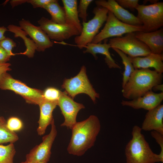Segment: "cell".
Returning a JSON list of instances; mask_svg holds the SVG:
<instances>
[{
	"label": "cell",
	"mask_w": 163,
	"mask_h": 163,
	"mask_svg": "<svg viewBox=\"0 0 163 163\" xmlns=\"http://www.w3.org/2000/svg\"><path fill=\"white\" fill-rule=\"evenodd\" d=\"M101 127L98 118L94 115L77 122L71 129L72 136L67 149L69 153L77 156L84 154L94 145Z\"/></svg>",
	"instance_id": "6da1fadb"
},
{
	"label": "cell",
	"mask_w": 163,
	"mask_h": 163,
	"mask_svg": "<svg viewBox=\"0 0 163 163\" xmlns=\"http://www.w3.org/2000/svg\"><path fill=\"white\" fill-rule=\"evenodd\" d=\"M162 74L149 69H135L122 90L123 96L133 100L142 96L152 91L156 85L161 84Z\"/></svg>",
	"instance_id": "7a4b0ae2"
},
{
	"label": "cell",
	"mask_w": 163,
	"mask_h": 163,
	"mask_svg": "<svg viewBox=\"0 0 163 163\" xmlns=\"http://www.w3.org/2000/svg\"><path fill=\"white\" fill-rule=\"evenodd\" d=\"M137 125L133 128L132 138L126 145L125 153L126 163H155L161 162L158 154L152 150Z\"/></svg>",
	"instance_id": "3957f363"
},
{
	"label": "cell",
	"mask_w": 163,
	"mask_h": 163,
	"mask_svg": "<svg viewBox=\"0 0 163 163\" xmlns=\"http://www.w3.org/2000/svg\"><path fill=\"white\" fill-rule=\"evenodd\" d=\"M109 10L106 8L97 6L93 11L94 17L88 22L82 23V31L76 36L74 42L78 48L82 49L88 43H91L98 34L99 30L106 21Z\"/></svg>",
	"instance_id": "277c9868"
},
{
	"label": "cell",
	"mask_w": 163,
	"mask_h": 163,
	"mask_svg": "<svg viewBox=\"0 0 163 163\" xmlns=\"http://www.w3.org/2000/svg\"><path fill=\"white\" fill-rule=\"evenodd\" d=\"M0 89L10 90L21 96L28 104L39 105L43 100V91L28 87L7 72L0 75Z\"/></svg>",
	"instance_id": "5b68a950"
},
{
	"label": "cell",
	"mask_w": 163,
	"mask_h": 163,
	"mask_svg": "<svg viewBox=\"0 0 163 163\" xmlns=\"http://www.w3.org/2000/svg\"><path fill=\"white\" fill-rule=\"evenodd\" d=\"M61 87L67 94L73 99L78 94L88 95L94 103L99 94L96 92L90 82L86 74L85 66H82L79 73L75 76L64 80Z\"/></svg>",
	"instance_id": "8992f818"
},
{
	"label": "cell",
	"mask_w": 163,
	"mask_h": 163,
	"mask_svg": "<svg viewBox=\"0 0 163 163\" xmlns=\"http://www.w3.org/2000/svg\"><path fill=\"white\" fill-rule=\"evenodd\" d=\"M136 9V17L141 22L144 30L149 32L158 30L163 26V2L149 5H139Z\"/></svg>",
	"instance_id": "52a82bcc"
},
{
	"label": "cell",
	"mask_w": 163,
	"mask_h": 163,
	"mask_svg": "<svg viewBox=\"0 0 163 163\" xmlns=\"http://www.w3.org/2000/svg\"><path fill=\"white\" fill-rule=\"evenodd\" d=\"M106 22L104 28L94 38L91 43H97L110 37H122L124 34L143 31L144 30L142 25L133 26L122 22L109 11Z\"/></svg>",
	"instance_id": "ba28073f"
},
{
	"label": "cell",
	"mask_w": 163,
	"mask_h": 163,
	"mask_svg": "<svg viewBox=\"0 0 163 163\" xmlns=\"http://www.w3.org/2000/svg\"><path fill=\"white\" fill-rule=\"evenodd\" d=\"M109 43L112 48L117 49L130 57L145 56L152 53L148 46L136 37L135 32L111 38Z\"/></svg>",
	"instance_id": "9c48e42d"
},
{
	"label": "cell",
	"mask_w": 163,
	"mask_h": 163,
	"mask_svg": "<svg viewBox=\"0 0 163 163\" xmlns=\"http://www.w3.org/2000/svg\"><path fill=\"white\" fill-rule=\"evenodd\" d=\"M51 125L50 133L43 137L42 142L31 149L26 155V160L21 163H38L49 161L51 153V149L57 134L54 120Z\"/></svg>",
	"instance_id": "30bf717a"
},
{
	"label": "cell",
	"mask_w": 163,
	"mask_h": 163,
	"mask_svg": "<svg viewBox=\"0 0 163 163\" xmlns=\"http://www.w3.org/2000/svg\"><path fill=\"white\" fill-rule=\"evenodd\" d=\"M38 22L40 27L52 40L62 41L80 34L73 26L66 24L56 23L44 17L41 18Z\"/></svg>",
	"instance_id": "8fae6325"
},
{
	"label": "cell",
	"mask_w": 163,
	"mask_h": 163,
	"mask_svg": "<svg viewBox=\"0 0 163 163\" xmlns=\"http://www.w3.org/2000/svg\"><path fill=\"white\" fill-rule=\"evenodd\" d=\"M58 105L64 118L62 126H66L72 129L77 122L76 117L78 112L85 108L82 104L76 102L65 91L62 92L58 100Z\"/></svg>",
	"instance_id": "7c38bea8"
},
{
	"label": "cell",
	"mask_w": 163,
	"mask_h": 163,
	"mask_svg": "<svg viewBox=\"0 0 163 163\" xmlns=\"http://www.w3.org/2000/svg\"><path fill=\"white\" fill-rule=\"evenodd\" d=\"M19 24L21 29L32 39L37 46V51L43 52L53 46V42L40 26H35L24 19L20 21Z\"/></svg>",
	"instance_id": "4fadbf2b"
},
{
	"label": "cell",
	"mask_w": 163,
	"mask_h": 163,
	"mask_svg": "<svg viewBox=\"0 0 163 163\" xmlns=\"http://www.w3.org/2000/svg\"><path fill=\"white\" fill-rule=\"evenodd\" d=\"M97 6L107 8L119 20L133 26H142V24L136 16L124 8L115 0H97L95 2Z\"/></svg>",
	"instance_id": "5bb4252c"
},
{
	"label": "cell",
	"mask_w": 163,
	"mask_h": 163,
	"mask_svg": "<svg viewBox=\"0 0 163 163\" xmlns=\"http://www.w3.org/2000/svg\"><path fill=\"white\" fill-rule=\"evenodd\" d=\"M163 100V92L157 93L152 90L143 96L131 101L122 100L121 104L123 106L129 107L135 109H143L149 111L160 104Z\"/></svg>",
	"instance_id": "9a60e30c"
},
{
	"label": "cell",
	"mask_w": 163,
	"mask_h": 163,
	"mask_svg": "<svg viewBox=\"0 0 163 163\" xmlns=\"http://www.w3.org/2000/svg\"><path fill=\"white\" fill-rule=\"evenodd\" d=\"M136 37L146 45L151 52L156 54H162L163 51V29L161 28L156 30L145 32H135Z\"/></svg>",
	"instance_id": "2e32d148"
},
{
	"label": "cell",
	"mask_w": 163,
	"mask_h": 163,
	"mask_svg": "<svg viewBox=\"0 0 163 163\" xmlns=\"http://www.w3.org/2000/svg\"><path fill=\"white\" fill-rule=\"evenodd\" d=\"M142 129L155 131L163 134V105L148 111L142 123Z\"/></svg>",
	"instance_id": "e0dca14e"
},
{
	"label": "cell",
	"mask_w": 163,
	"mask_h": 163,
	"mask_svg": "<svg viewBox=\"0 0 163 163\" xmlns=\"http://www.w3.org/2000/svg\"><path fill=\"white\" fill-rule=\"evenodd\" d=\"M135 69L153 68L157 72H163V55L151 53L142 57H132L128 56Z\"/></svg>",
	"instance_id": "ac0fdd59"
},
{
	"label": "cell",
	"mask_w": 163,
	"mask_h": 163,
	"mask_svg": "<svg viewBox=\"0 0 163 163\" xmlns=\"http://www.w3.org/2000/svg\"><path fill=\"white\" fill-rule=\"evenodd\" d=\"M57 103L58 101H49L43 98L38 105L40 109V117L38 121L39 125L37 129L38 135H44L47 126L54 120L53 112Z\"/></svg>",
	"instance_id": "d6986e66"
},
{
	"label": "cell",
	"mask_w": 163,
	"mask_h": 163,
	"mask_svg": "<svg viewBox=\"0 0 163 163\" xmlns=\"http://www.w3.org/2000/svg\"><path fill=\"white\" fill-rule=\"evenodd\" d=\"M107 39L104 40V43H101L100 42L97 43H90L85 46V50L83 52L84 53H89L91 54L95 59H97V54H101L105 56V62L109 68L121 69V67L117 64L111 57L109 51L111 48L110 45L107 43Z\"/></svg>",
	"instance_id": "ffe728a7"
},
{
	"label": "cell",
	"mask_w": 163,
	"mask_h": 163,
	"mask_svg": "<svg viewBox=\"0 0 163 163\" xmlns=\"http://www.w3.org/2000/svg\"><path fill=\"white\" fill-rule=\"evenodd\" d=\"M65 11L66 24L73 26L81 33L82 25L79 19L76 0H62Z\"/></svg>",
	"instance_id": "44dd1931"
},
{
	"label": "cell",
	"mask_w": 163,
	"mask_h": 163,
	"mask_svg": "<svg viewBox=\"0 0 163 163\" xmlns=\"http://www.w3.org/2000/svg\"><path fill=\"white\" fill-rule=\"evenodd\" d=\"M8 30L14 34L15 37H20L24 40L26 47L25 51L20 54L27 56L29 58L33 57L37 49V46L34 41L27 37L26 36L27 34L19 26L14 25H10L8 26Z\"/></svg>",
	"instance_id": "7402d4cb"
},
{
	"label": "cell",
	"mask_w": 163,
	"mask_h": 163,
	"mask_svg": "<svg viewBox=\"0 0 163 163\" xmlns=\"http://www.w3.org/2000/svg\"><path fill=\"white\" fill-rule=\"evenodd\" d=\"M43 8L50 14L51 20L56 23L66 24L65 11L63 7L61 6L58 1L53 0L51 2L45 6Z\"/></svg>",
	"instance_id": "603a6c76"
},
{
	"label": "cell",
	"mask_w": 163,
	"mask_h": 163,
	"mask_svg": "<svg viewBox=\"0 0 163 163\" xmlns=\"http://www.w3.org/2000/svg\"><path fill=\"white\" fill-rule=\"evenodd\" d=\"M119 55L122 60L124 66V70L123 73L122 88L124 87L128 80L131 74L135 69L129 57L121 50L115 48H112Z\"/></svg>",
	"instance_id": "cb8c5ba5"
},
{
	"label": "cell",
	"mask_w": 163,
	"mask_h": 163,
	"mask_svg": "<svg viewBox=\"0 0 163 163\" xmlns=\"http://www.w3.org/2000/svg\"><path fill=\"white\" fill-rule=\"evenodd\" d=\"M18 139L16 133L7 127L6 122H0V145L8 142L14 143Z\"/></svg>",
	"instance_id": "d4e9b609"
},
{
	"label": "cell",
	"mask_w": 163,
	"mask_h": 163,
	"mask_svg": "<svg viewBox=\"0 0 163 163\" xmlns=\"http://www.w3.org/2000/svg\"><path fill=\"white\" fill-rule=\"evenodd\" d=\"M16 150L13 143L4 145H0V163H14Z\"/></svg>",
	"instance_id": "484cf974"
},
{
	"label": "cell",
	"mask_w": 163,
	"mask_h": 163,
	"mask_svg": "<svg viewBox=\"0 0 163 163\" xmlns=\"http://www.w3.org/2000/svg\"><path fill=\"white\" fill-rule=\"evenodd\" d=\"M62 91L56 88L49 87L43 91V98L51 101H58Z\"/></svg>",
	"instance_id": "4316f807"
},
{
	"label": "cell",
	"mask_w": 163,
	"mask_h": 163,
	"mask_svg": "<svg viewBox=\"0 0 163 163\" xmlns=\"http://www.w3.org/2000/svg\"><path fill=\"white\" fill-rule=\"evenodd\" d=\"M92 0H80L78 8V17L82 19V23L86 22L88 14L87 10Z\"/></svg>",
	"instance_id": "83f0119b"
},
{
	"label": "cell",
	"mask_w": 163,
	"mask_h": 163,
	"mask_svg": "<svg viewBox=\"0 0 163 163\" xmlns=\"http://www.w3.org/2000/svg\"><path fill=\"white\" fill-rule=\"evenodd\" d=\"M7 127L10 130L15 132L21 130L23 126L22 121L16 117L9 118L6 122Z\"/></svg>",
	"instance_id": "f1b7e54d"
},
{
	"label": "cell",
	"mask_w": 163,
	"mask_h": 163,
	"mask_svg": "<svg viewBox=\"0 0 163 163\" xmlns=\"http://www.w3.org/2000/svg\"><path fill=\"white\" fill-rule=\"evenodd\" d=\"M0 46L3 48L10 56L14 55L12 53V50L16 46V43L12 39L5 37L0 41Z\"/></svg>",
	"instance_id": "f546056e"
},
{
	"label": "cell",
	"mask_w": 163,
	"mask_h": 163,
	"mask_svg": "<svg viewBox=\"0 0 163 163\" xmlns=\"http://www.w3.org/2000/svg\"><path fill=\"white\" fill-rule=\"evenodd\" d=\"M151 135L156 140V142L159 145L160 152L158 155L160 162H163V134L155 131H152L151 132Z\"/></svg>",
	"instance_id": "4dcf8cb0"
},
{
	"label": "cell",
	"mask_w": 163,
	"mask_h": 163,
	"mask_svg": "<svg viewBox=\"0 0 163 163\" xmlns=\"http://www.w3.org/2000/svg\"><path fill=\"white\" fill-rule=\"evenodd\" d=\"M118 4L122 7L134 11L139 5L138 0H117Z\"/></svg>",
	"instance_id": "1f68e13d"
},
{
	"label": "cell",
	"mask_w": 163,
	"mask_h": 163,
	"mask_svg": "<svg viewBox=\"0 0 163 163\" xmlns=\"http://www.w3.org/2000/svg\"><path fill=\"white\" fill-rule=\"evenodd\" d=\"M53 0H27V2L31 4L34 8H43L46 5L51 2Z\"/></svg>",
	"instance_id": "d6a6232c"
},
{
	"label": "cell",
	"mask_w": 163,
	"mask_h": 163,
	"mask_svg": "<svg viewBox=\"0 0 163 163\" xmlns=\"http://www.w3.org/2000/svg\"><path fill=\"white\" fill-rule=\"evenodd\" d=\"M11 57L6 51L2 47L0 46V64L7 63Z\"/></svg>",
	"instance_id": "836d02e7"
},
{
	"label": "cell",
	"mask_w": 163,
	"mask_h": 163,
	"mask_svg": "<svg viewBox=\"0 0 163 163\" xmlns=\"http://www.w3.org/2000/svg\"><path fill=\"white\" fill-rule=\"evenodd\" d=\"M11 66V64L8 63L0 64V75L3 73L11 70V69L9 67Z\"/></svg>",
	"instance_id": "e575fe53"
},
{
	"label": "cell",
	"mask_w": 163,
	"mask_h": 163,
	"mask_svg": "<svg viewBox=\"0 0 163 163\" xmlns=\"http://www.w3.org/2000/svg\"><path fill=\"white\" fill-rule=\"evenodd\" d=\"M27 2V0H11L10 3L12 8L16 6Z\"/></svg>",
	"instance_id": "d590c367"
},
{
	"label": "cell",
	"mask_w": 163,
	"mask_h": 163,
	"mask_svg": "<svg viewBox=\"0 0 163 163\" xmlns=\"http://www.w3.org/2000/svg\"><path fill=\"white\" fill-rule=\"evenodd\" d=\"M7 30H8L7 28L4 26L0 27V41L5 38L4 34Z\"/></svg>",
	"instance_id": "8d00e7d4"
},
{
	"label": "cell",
	"mask_w": 163,
	"mask_h": 163,
	"mask_svg": "<svg viewBox=\"0 0 163 163\" xmlns=\"http://www.w3.org/2000/svg\"><path fill=\"white\" fill-rule=\"evenodd\" d=\"M152 89L154 91H161L163 92V85L162 84H158L153 88Z\"/></svg>",
	"instance_id": "74e56055"
},
{
	"label": "cell",
	"mask_w": 163,
	"mask_h": 163,
	"mask_svg": "<svg viewBox=\"0 0 163 163\" xmlns=\"http://www.w3.org/2000/svg\"><path fill=\"white\" fill-rule=\"evenodd\" d=\"M0 122H6V121L3 117L0 116Z\"/></svg>",
	"instance_id": "f35d334b"
},
{
	"label": "cell",
	"mask_w": 163,
	"mask_h": 163,
	"mask_svg": "<svg viewBox=\"0 0 163 163\" xmlns=\"http://www.w3.org/2000/svg\"><path fill=\"white\" fill-rule=\"evenodd\" d=\"M48 162L46 161H43L39 162L38 163H47Z\"/></svg>",
	"instance_id": "ab89813d"
}]
</instances>
